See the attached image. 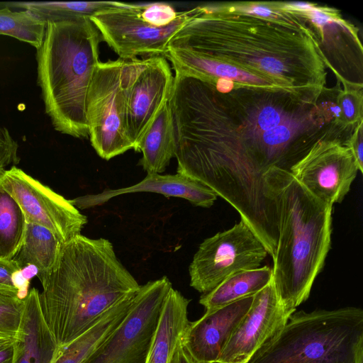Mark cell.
I'll return each instance as SVG.
<instances>
[{"instance_id": "obj_6", "label": "cell", "mask_w": 363, "mask_h": 363, "mask_svg": "<svg viewBox=\"0 0 363 363\" xmlns=\"http://www.w3.org/2000/svg\"><path fill=\"white\" fill-rule=\"evenodd\" d=\"M247 363H363V310L295 311Z\"/></svg>"}, {"instance_id": "obj_15", "label": "cell", "mask_w": 363, "mask_h": 363, "mask_svg": "<svg viewBox=\"0 0 363 363\" xmlns=\"http://www.w3.org/2000/svg\"><path fill=\"white\" fill-rule=\"evenodd\" d=\"M253 296L206 311L199 320L189 322L181 342L195 361L217 363L232 334L250 309Z\"/></svg>"}, {"instance_id": "obj_12", "label": "cell", "mask_w": 363, "mask_h": 363, "mask_svg": "<svg viewBox=\"0 0 363 363\" xmlns=\"http://www.w3.org/2000/svg\"><path fill=\"white\" fill-rule=\"evenodd\" d=\"M0 186L16 201L27 223L45 227L62 242L79 235L87 223L69 200L16 166L0 174Z\"/></svg>"}, {"instance_id": "obj_31", "label": "cell", "mask_w": 363, "mask_h": 363, "mask_svg": "<svg viewBox=\"0 0 363 363\" xmlns=\"http://www.w3.org/2000/svg\"><path fill=\"white\" fill-rule=\"evenodd\" d=\"M169 363H199L195 361L187 352L181 342V339L175 346L170 357Z\"/></svg>"}, {"instance_id": "obj_16", "label": "cell", "mask_w": 363, "mask_h": 363, "mask_svg": "<svg viewBox=\"0 0 363 363\" xmlns=\"http://www.w3.org/2000/svg\"><path fill=\"white\" fill-rule=\"evenodd\" d=\"M135 192H152L166 197L182 198L203 208L211 207L218 197L206 185L181 174L147 173L141 182L130 186L105 189L100 194L82 196L69 201L76 208L85 209L101 205L113 197Z\"/></svg>"}, {"instance_id": "obj_8", "label": "cell", "mask_w": 363, "mask_h": 363, "mask_svg": "<svg viewBox=\"0 0 363 363\" xmlns=\"http://www.w3.org/2000/svg\"><path fill=\"white\" fill-rule=\"evenodd\" d=\"M133 60L98 64L87 95L89 138L97 155L109 160L133 149L127 130V91Z\"/></svg>"}, {"instance_id": "obj_21", "label": "cell", "mask_w": 363, "mask_h": 363, "mask_svg": "<svg viewBox=\"0 0 363 363\" xmlns=\"http://www.w3.org/2000/svg\"><path fill=\"white\" fill-rule=\"evenodd\" d=\"M62 243L45 227L27 223L23 242L13 259L21 269L28 266L34 267L40 280L55 266Z\"/></svg>"}, {"instance_id": "obj_11", "label": "cell", "mask_w": 363, "mask_h": 363, "mask_svg": "<svg viewBox=\"0 0 363 363\" xmlns=\"http://www.w3.org/2000/svg\"><path fill=\"white\" fill-rule=\"evenodd\" d=\"M345 141L337 133L326 134L289 171L311 194L332 206L342 201L359 171Z\"/></svg>"}, {"instance_id": "obj_4", "label": "cell", "mask_w": 363, "mask_h": 363, "mask_svg": "<svg viewBox=\"0 0 363 363\" xmlns=\"http://www.w3.org/2000/svg\"><path fill=\"white\" fill-rule=\"evenodd\" d=\"M264 180L278 219L273 279L284 303L296 310L308 298L330 249L333 206L315 198L289 171L272 168Z\"/></svg>"}, {"instance_id": "obj_18", "label": "cell", "mask_w": 363, "mask_h": 363, "mask_svg": "<svg viewBox=\"0 0 363 363\" xmlns=\"http://www.w3.org/2000/svg\"><path fill=\"white\" fill-rule=\"evenodd\" d=\"M177 150L174 118L169 101L158 111L142 137L136 152H142L139 164L147 173H162L175 157Z\"/></svg>"}, {"instance_id": "obj_1", "label": "cell", "mask_w": 363, "mask_h": 363, "mask_svg": "<svg viewBox=\"0 0 363 363\" xmlns=\"http://www.w3.org/2000/svg\"><path fill=\"white\" fill-rule=\"evenodd\" d=\"M169 103L177 173L210 188L240 216L264 208V175L291 165L281 126L297 116L289 99L281 91L175 74Z\"/></svg>"}, {"instance_id": "obj_14", "label": "cell", "mask_w": 363, "mask_h": 363, "mask_svg": "<svg viewBox=\"0 0 363 363\" xmlns=\"http://www.w3.org/2000/svg\"><path fill=\"white\" fill-rule=\"evenodd\" d=\"M174 76L163 56L135 58L127 91V130L138 145L162 106L169 100Z\"/></svg>"}, {"instance_id": "obj_17", "label": "cell", "mask_w": 363, "mask_h": 363, "mask_svg": "<svg viewBox=\"0 0 363 363\" xmlns=\"http://www.w3.org/2000/svg\"><path fill=\"white\" fill-rule=\"evenodd\" d=\"M13 345V363H54L63 350L55 342L43 317L39 291L35 288L24 298L21 323Z\"/></svg>"}, {"instance_id": "obj_27", "label": "cell", "mask_w": 363, "mask_h": 363, "mask_svg": "<svg viewBox=\"0 0 363 363\" xmlns=\"http://www.w3.org/2000/svg\"><path fill=\"white\" fill-rule=\"evenodd\" d=\"M24 298L18 294L0 291V335L15 338L18 333Z\"/></svg>"}, {"instance_id": "obj_2", "label": "cell", "mask_w": 363, "mask_h": 363, "mask_svg": "<svg viewBox=\"0 0 363 363\" xmlns=\"http://www.w3.org/2000/svg\"><path fill=\"white\" fill-rule=\"evenodd\" d=\"M281 5L283 12L274 18L238 11L228 3L199 6L167 47L234 67L315 105L327 76L320 40L308 18Z\"/></svg>"}, {"instance_id": "obj_32", "label": "cell", "mask_w": 363, "mask_h": 363, "mask_svg": "<svg viewBox=\"0 0 363 363\" xmlns=\"http://www.w3.org/2000/svg\"><path fill=\"white\" fill-rule=\"evenodd\" d=\"M14 338L0 335V348L11 343Z\"/></svg>"}, {"instance_id": "obj_28", "label": "cell", "mask_w": 363, "mask_h": 363, "mask_svg": "<svg viewBox=\"0 0 363 363\" xmlns=\"http://www.w3.org/2000/svg\"><path fill=\"white\" fill-rule=\"evenodd\" d=\"M18 145L6 127L0 125V174L7 166L17 164Z\"/></svg>"}, {"instance_id": "obj_22", "label": "cell", "mask_w": 363, "mask_h": 363, "mask_svg": "<svg viewBox=\"0 0 363 363\" xmlns=\"http://www.w3.org/2000/svg\"><path fill=\"white\" fill-rule=\"evenodd\" d=\"M272 278V268L268 266L237 272L226 278L208 293L203 294L199 299V303L206 311L223 307L256 294Z\"/></svg>"}, {"instance_id": "obj_5", "label": "cell", "mask_w": 363, "mask_h": 363, "mask_svg": "<svg viewBox=\"0 0 363 363\" xmlns=\"http://www.w3.org/2000/svg\"><path fill=\"white\" fill-rule=\"evenodd\" d=\"M101 40L89 18L47 21L43 43L36 50L37 81L45 112L62 134L89 138L86 99Z\"/></svg>"}, {"instance_id": "obj_10", "label": "cell", "mask_w": 363, "mask_h": 363, "mask_svg": "<svg viewBox=\"0 0 363 363\" xmlns=\"http://www.w3.org/2000/svg\"><path fill=\"white\" fill-rule=\"evenodd\" d=\"M268 252L242 220L205 239L189 268L190 286L203 294L228 277L259 267Z\"/></svg>"}, {"instance_id": "obj_24", "label": "cell", "mask_w": 363, "mask_h": 363, "mask_svg": "<svg viewBox=\"0 0 363 363\" xmlns=\"http://www.w3.org/2000/svg\"><path fill=\"white\" fill-rule=\"evenodd\" d=\"M26 224L16 201L0 186V258L15 257L23 242Z\"/></svg>"}, {"instance_id": "obj_20", "label": "cell", "mask_w": 363, "mask_h": 363, "mask_svg": "<svg viewBox=\"0 0 363 363\" xmlns=\"http://www.w3.org/2000/svg\"><path fill=\"white\" fill-rule=\"evenodd\" d=\"M137 291L125 296L93 327L64 347L54 363H83L125 319L133 306Z\"/></svg>"}, {"instance_id": "obj_19", "label": "cell", "mask_w": 363, "mask_h": 363, "mask_svg": "<svg viewBox=\"0 0 363 363\" xmlns=\"http://www.w3.org/2000/svg\"><path fill=\"white\" fill-rule=\"evenodd\" d=\"M189 302L179 291L170 289L146 363H169L175 346L189 323Z\"/></svg>"}, {"instance_id": "obj_23", "label": "cell", "mask_w": 363, "mask_h": 363, "mask_svg": "<svg viewBox=\"0 0 363 363\" xmlns=\"http://www.w3.org/2000/svg\"><path fill=\"white\" fill-rule=\"evenodd\" d=\"M116 1H13L9 8L28 10L46 21L79 18H90L96 13L113 6Z\"/></svg>"}, {"instance_id": "obj_3", "label": "cell", "mask_w": 363, "mask_h": 363, "mask_svg": "<svg viewBox=\"0 0 363 363\" xmlns=\"http://www.w3.org/2000/svg\"><path fill=\"white\" fill-rule=\"evenodd\" d=\"M40 281L42 315L61 348L140 286L108 240L81 234L62 243L55 266Z\"/></svg>"}, {"instance_id": "obj_9", "label": "cell", "mask_w": 363, "mask_h": 363, "mask_svg": "<svg viewBox=\"0 0 363 363\" xmlns=\"http://www.w3.org/2000/svg\"><path fill=\"white\" fill-rule=\"evenodd\" d=\"M172 287L167 277L140 286L127 316L83 363H146Z\"/></svg>"}, {"instance_id": "obj_26", "label": "cell", "mask_w": 363, "mask_h": 363, "mask_svg": "<svg viewBox=\"0 0 363 363\" xmlns=\"http://www.w3.org/2000/svg\"><path fill=\"white\" fill-rule=\"evenodd\" d=\"M344 89L340 90L337 94L335 103L338 107L340 116L339 123L345 130L355 125L362 118V84L341 79Z\"/></svg>"}, {"instance_id": "obj_13", "label": "cell", "mask_w": 363, "mask_h": 363, "mask_svg": "<svg viewBox=\"0 0 363 363\" xmlns=\"http://www.w3.org/2000/svg\"><path fill=\"white\" fill-rule=\"evenodd\" d=\"M295 311L281 301L272 278L254 295L250 309L232 334L217 363H247L280 333Z\"/></svg>"}, {"instance_id": "obj_30", "label": "cell", "mask_w": 363, "mask_h": 363, "mask_svg": "<svg viewBox=\"0 0 363 363\" xmlns=\"http://www.w3.org/2000/svg\"><path fill=\"white\" fill-rule=\"evenodd\" d=\"M363 120L360 121L354 128L351 135L345 142V145L350 150L358 170L363 172Z\"/></svg>"}, {"instance_id": "obj_29", "label": "cell", "mask_w": 363, "mask_h": 363, "mask_svg": "<svg viewBox=\"0 0 363 363\" xmlns=\"http://www.w3.org/2000/svg\"><path fill=\"white\" fill-rule=\"evenodd\" d=\"M21 271L14 259L0 258V291L16 293L20 296L17 280Z\"/></svg>"}, {"instance_id": "obj_7", "label": "cell", "mask_w": 363, "mask_h": 363, "mask_svg": "<svg viewBox=\"0 0 363 363\" xmlns=\"http://www.w3.org/2000/svg\"><path fill=\"white\" fill-rule=\"evenodd\" d=\"M199 6L177 11L163 3L133 4L116 1L90 19L102 40L118 55L164 57L172 37L199 11Z\"/></svg>"}, {"instance_id": "obj_25", "label": "cell", "mask_w": 363, "mask_h": 363, "mask_svg": "<svg viewBox=\"0 0 363 363\" xmlns=\"http://www.w3.org/2000/svg\"><path fill=\"white\" fill-rule=\"evenodd\" d=\"M46 26L45 20L28 10L0 8V35L14 38L38 50L43 43Z\"/></svg>"}]
</instances>
